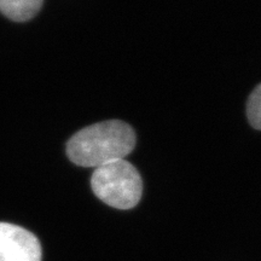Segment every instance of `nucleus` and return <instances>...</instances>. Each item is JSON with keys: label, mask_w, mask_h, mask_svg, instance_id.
Instances as JSON below:
<instances>
[{"label": "nucleus", "mask_w": 261, "mask_h": 261, "mask_svg": "<svg viewBox=\"0 0 261 261\" xmlns=\"http://www.w3.org/2000/svg\"><path fill=\"white\" fill-rule=\"evenodd\" d=\"M135 146L136 135L132 127L119 120H109L75 133L67 144V154L75 165L98 168L123 160Z\"/></svg>", "instance_id": "obj_1"}, {"label": "nucleus", "mask_w": 261, "mask_h": 261, "mask_svg": "<svg viewBox=\"0 0 261 261\" xmlns=\"http://www.w3.org/2000/svg\"><path fill=\"white\" fill-rule=\"evenodd\" d=\"M0 261H41V244L31 231L0 223Z\"/></svg>", "instance_id": "obj_3"}, {"label": "nucleus", "mask_w": 261, "mask_h": 261, "mask_svg": "<svg viewBox=\"0 0 261 261\" xmlns=\"http://www.w3.org/2000/svg\"><path fill=\"white\" fill-rule=\"evenodd\" d=\"M91 187L100 201L117 210L136 207L143 194V181L138 171L125 159L94 169Z\"/></svg>", "instance_id": "obj_2"}, {"label": "nucleus", "mask_w": 261, "mask_h": 261, "mask_svg": "<svg viewBox=\"0 0 261 261\" xmlns=\"http://www.w3.org/2000/svg\"><path fill=\"white\" fill-rule=\"evenodd\" d=\"M44 0H0V12L16 22H24L34 17L41 9Z\"/></svg>", "instance_id": "obj_4"}, {"label": "nucleus", "mask_w": 261, "mask_h": 261, "mask_svg": "<svg viewBox=\"0 0 261 261\" xmlns=\"http://www.w3.org/2000/svg\"><path fill=\"white\" fill-rule=\"evenodd\" d=\"M247 115L254 128L261 129V85L250 94L247 104Z\"/></svg>", "instance_id": "obj_5"}]
</instances>
